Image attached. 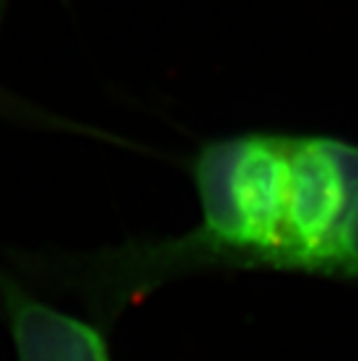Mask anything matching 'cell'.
Returning a JSON list of instances; mask_svg holds the SVG:
<instances>
[{
  "label": "cell",
  "mask_w": 358,
  "mask_h": 361,
  "mask_svg": "<svg viewBox=\"0 0 358 361\" xmlns=\"http://www.w3.org/2000/svg\"><path fill=\"white\" fill-rule=\"evenodd\" d=\"M200 217L188 231L89 252L3 247L21 278L75 296L110 329L163 284L210 271L331 278L358 205V145L333 135L247 130L188 159Z\"/></svg>",
  "instance_id": "obj_1"
},
{
  "label": "cell",
  "mask_w": 358,
  "mask_h": 361,
  "mask_svg": "<svg viewBox=\"0 0 358 361\" xmlns=\"http://www.w3.org/2000/svg\"><path fill=\"white\" fill-rule=\"evenodd\" d=\"M0 317L17 361H112L108 329L35 296L0 266Z\"/></svg>",
  "instance_id": "obj_2"
},
{
  "label": "cell",
  "mask_w": 358,
  "mask_h": 361,
  "mask_svg": "<svg viewBox=\"0 0 358 361\" xmlns=\"http://www.w3.org/2000/svg\"><path fill=\"white\" fill-rule=\"evenodd\" d=\"M333 280L358 284V205L347 221L345 233H342L340 255H338V261H335Z\"/></svg>",
  "instance_id": "obj_3"
},
{
  "label": "cell",
  "mask_w": 358,
  "mask_h": 361,
  "mask_svg": "<svg viewBox=\"0 0 358 361\" xmlns=\"http://www.w3.org/2000/svg\"><path fill=\"white\" fill-rule=\"evenodd\" d=\"M7 5H10V0H0V19L5 17V12H7Z\"/></svg>",
  "instance_id": "obj_4"
}]
</instances>
